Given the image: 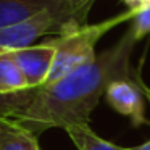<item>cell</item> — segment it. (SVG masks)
Returning <instances> with one entry per match:
<instances>
[{
    "mask_svg": "<svg viewBox=\"0 0 150 150\" xmlns=\"http://www.w3.org/2000/svg\"><path fill=\"white\" fill-rule=\"evenodd\" d=\"M0 150H42L39 136L21 124L0 116Z\"/></svg>",
    "mask_w": 150,
    "mask_h": 150,
    "instance_id": "obj_7",
    "label": "cell"
},
{
    "mask_svg": "<svg viewBox=\"0 0 150 150\" xmlns=\"http://www.w3.org/2000/svg\"><path fill=\"white\" fill-rule=\"evenodd\" d=\"M134 18V10L129 8L127 11L100 21L97 24H82L78 28H69L58 34V37L49 40L55 47V60L52 65L49 78L45 84L58 81L74 69L81 68L82 65L89 63L95 58V44L98 42L103 34L116 28L118 24L129 21Z\"/></svg>",
    "mask_w": 150,
    "mask_h": 150,
    "instance_id": "obj_2",
    "label": "cell"
},
{
    "mask_svg": "<svg viewBox=\"0 0 150 150\" xmlns=\"http://www.w3.org/2000/svg\"><path fill=\"white\" fill-rule=\"evenodd\" d=\"M68 2H69V5H71L78 21L81 24H86L87 15H89V11H91V7L94 5L95 0H68Z\"/></svg>",
    "mask_w": 150,
    "mask_h": 150,
    "instance_id": "obj_11",
    "label": "cell"
},
{
    "mask_svg": "<svg viewBox=\"0 0 150 150\" xmlns=\"http://www.w3.org/2000/svg\"><path fill=\"white\" fill-rule=\"evenodd\" d=\"M8 53L21 69L28 82V89L40 87L47 82V78L52 71L53 60H55V47L50 42L31 45Z\"/></svg>",
    "mask_w": 150,
    "mask_h": 150,
    "instance_id": "obj_5",
    "label": "cell"
},
{
    "mask_svg": "<svg viewBox=\"0 0 150 150\" xmlns=\"http://www.w3.org/2000/svg\"><path fill=\"white\" fill-rule=\"evenodd\" d=\"M124 4H126L129 8H132V10H136V8L142 7V5H147V4H150V0H124Z\"/></svg>",
    "mask_w": 150,
    "mask_h": 150,
    "instance_id": "obj_12",
    "label": "cell"
},
{
    "mask_svg": "<svg viewBox=\"0 0 150 150\" xmlns=\"http://www.w3.org/2000/svg\"><path fill=\"white\" fill-rule=\"evenodd\" d=\"M131 21H132L131 28H132L134 36H136L137 40L149 36L150 34V4L136 8L134 10V18Z\"/></svg>",
    "mask_w": 150,
    "mask_h": 150,
    "instance_id": "obj_10",
    "label": "cell"
},
{
    "mask_svg": "<svg viewBox=\"0 0 150 150\" xmlns=\"http://www.w3.org/2000/svg\"><path fill=\"white\" fill-rule=\"evenodd\" d=\"M65 131L78 150H131L102 139L89 127V124H71Z\"/></svg>",
    "mask_w": 150,
    "mask_h": 150,
    "instance_id": "obj_8",
    "label": "cell"
},
{
    "mask_svg": "<svg viewBox=\"0 0 150 150\" xmlns=\"http://www.w3.org/2000/svg\"><path fill=\"white\" fill-rule=\"evenodd\" d=\"M144 92L136 79V71L131 76L118 78L111 81L105 92L108 105L123 116H127L132 126L139 127L142 124H149L145 118L144 107Z\"/></svg>",
    "mask_w": 150,
    "mask_h": 150,
    "instance_id": "obj_4",
    "label": "cell"
},
{
    "mask_svg": "<svg viewBox=\"0 0 150 150\" xmlns=\"http://www.w3.org/2000/svg\"><path fill=\"white\" fill-rule=\"evenodd\" d=\"M131 150H150V140H147L145 144H142V145H139V147H134V149H131Z\"/></svg>",
    "mask_w": 150,
    "mask_h": 150,
    "instance_id": "obj_14",
    "label": "cell"
},
{
    "mask_svg": "<svg viewBox=\"0 0 150 150\" xmlns=\"http://www.w3.org/2000/svg\"><path fill=\"white\" fill-rule=\"evenodd\" d=\"M82 26L73 11L49 10L26 21L0 29V52H15L31 47L44 34H62L69 28Z\"/></svg>",
    "mask_w": 150,
    "mask_h": 150,
    "instance_id": "obj_3",
    "label": "cell"
},
{
    "mask_svg": "<svg viewBox=\"0 0 150 150\" xmlns=\"http://www.w3.org/2000/svg\"><path fill=\"white\" fill-rule=\"evenodd\" d=\"M136 79H137V82H139V86H140V89H142V92H144V95H145V98L149 100V103H150V87H147V86L144 84V81L140 79L139 71H136Z\"/></svg>",
    "mask_w": 150,
    "mask_h": 150,
    "instance_id": "obj_13",
    "label": "cell"
},
{
    "mask_svg": "<svg viewBox=\"0 0 150 150\" xmlns=\"http://www.w3.org/2000/svg\"><path fill=\"white\" fill-rule=\"evenodd\" d=\"M49 10L73 11V8L68 0H0V29Z\"/></svg>",
    "mask_w": 150,
    "mask_h": 150,
    "instance_id": "obj_6",
    "label": "cell"
},
{
    "mask_svg": "<svg viewBox=\"0 0 150 150\" xmlns=\"http://www.w3.org/2000/svg\"><path fill=\"white\" fill-rule=\"evenodd\" d=\"M137 42L129 28L113 47L97 53L94 60L65 78L36 89L0 95V116L21 124L36 136L52 127L89 124L91 113L108 84L134 74L131 55Z\"/></svg>",
    "mask_w": 150,
    "mask_h": 150,
    "instance_id": "obj_1",
    "label": "cell"
},
{
    "mask_svg": "<svg viewBox=\"0 0 150 150\" xmlns=\"http://www.w3.org/2000/svg\"><path fill=\"white\" fill-rule=\"evenodd\" d=\"M24 89H28V82L21 69L13 62L10 53L0 52V95L13 94Z\"/></svg>",
    "mask_w": 150,
    "mask_h": 150,
    "instance_id": "obj_9",
    "label": "cell"
}]
</instances>
